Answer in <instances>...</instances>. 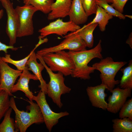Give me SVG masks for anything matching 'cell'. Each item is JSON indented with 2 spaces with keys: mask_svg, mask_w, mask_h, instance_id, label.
Here are the masks:
<instances>
[{
  "mask_svg": "<svg viewBox=\"0 0 132 132\" xmlns=\"http://www.w3.org/2000/svg\"><path fill=\"white\" fill-rule=\"evenodd\" d=\"M101 41L99 40L97 45L94 48L89 50L78 51H69L67 52L72 59L74 66L71 76L84 80L90 78V74L95 70L92 66L88 65L93 59L103 58L101 52Z\"/></svg>",
  "mask_w": 132,
  "mask_h": 132,
  "instance_id": "cell-1",
  "label": "cell"
},
{
  "mask_svg": "<svg viewBox=\"0 0 132 132\" xmlns=\"http://www.w3.org/2000/svg\"><path fill=\"white\" fill-rule=\"evenodd\" d=\"M29 105L26 108L28 111L19 110L17 108L14 98L10 99V105L15 113V122L20 132H25L28 128L33 124L44 122L40 109L38 104L33 100L27 99Z\"/></svg>",
  "mask_w": 132,
  "mask_h": 132,
  "instance_id": "cell-2",
  "label": "cell"
},
{
  "mask_svg": "<svg viewBox=\"0 0 132 132\" xmlns=\"http://www.w3.org/2000/svg\"><path fill=\"white\" fill-rule=\"evenodd\" d=\"M127 62L125 61L115 62L112 58L108 57L101 59L99 62L94 64L92 67L95 70L99 71L101 84L111 92L115 86L120 83V81L116 80L115 76L118 72Z\"/></svg>",
  "mask_w": 132,
  "mask_h": 132,
  "instance_id": "cell-3",
  "label": "cell"
},
{
  "mask_svg": "<svg viewBox=\"0 0 132 132\" xmlns=\"http://www.w3.org/2000/svg\"><path fill=\"white\" fill-rule=\"evenodd\" d=\"M36 56L37 59L44 66L49 76L50 81L47 84V94L59 108H61L63 106L61 99V95L69 93L71 89L65 85V78L63 74L60 72L54 73L45 64L41 56L37 55Z\"/></svg>",
  "mask_w": 132,
  "mask_h": 132,
  "instance_id": "cell-4",
  "label": "cell"
},
{
  "mask_svg": "<svg viewBox=\"0 0 132 132\" xmlns=\"http://www.w3.org/2000/svg\"><path fill=\"white\" fill-rule=\"evenodd\" d=\"M41 57L53 72H61L65 76L72 75L74 66L67 52L62 50L49 53Z\"/></svg>",
  "mask_w": 132,
  "mask_h": 132,
  "instance_id": "cell-5",
  "label": "cell"
},
{
  "mask_svg": "<svg viewBox=\"0 0 132 132\" xmlns=\"http://www.w3.org/2000/svg\"><path fill=\"white\" fill-rule=\"evenodd\" d=\"M65 39L58 44L48 48H44L37 51V55L42 56L47 53L55 52L65 50L78 51L86 50L87 47L83 40L77 31L72 32L64 37Z\"/></svg>",
  "mask_w": 132,
  "mask_h": 132,
  "instance_id": "cell-6",
  "label": "cell"
},
{
  "mask_svg": "<svg viewBox=\"0 0 132 132\" xmlns=\"http://www.w3.org/2000/svg\"><path fill=\"white\" fill-rule=\"evenodd\" d=\"M45 94L41 90L37 95L34 96L33 100L35 101L40 109L46 128L51 132L53 127L58 123L59 119L68 115L66 111L56 113L53 111L48 104L46 98Z\"/></svg>",
  "mask_w": 132,
  "mask_h": 132,
  "instance_id": "cell-7",
  "label": "cell"
},
{
  "mask_svg": "<svg viewBox=\"0 0 132 132\" xmlns=\"http://www.w3.org/2000/svg\"><path fill=\"white\" fill-rule=\"evenodd\" d=\"M15 9L19 16V25L17 34V37L32 35L34 33L33 17L38 10L32 5L25 4L18 6Z\"/></svg>",
  "mask_w": 132,
  "mask_h": 132,
  "instance_id": "cell-8",
  "label": "cell"
},
{
  "mask_svg": "<svg viewBox=\"0 0 132 132\" xmlns=\"http://www.w3.org/2000/svg\"><path fill=\"white\" fill-rule=\"evenodd\" d=\"M0 1L5 10L7 15L6 32L9 38V45L13 46L16 43L19 27V16L13 7V3L10 0H1Z\"/></svg>",
  "mask_w": 132,
  "mask_h": 132,
  "instance_id": "cell-9",
  "label": "cell"
},
{
  "mask_svg": "<svg viewBox=\"0 0 132 132\" xmlns=\"http://www.w3.org/2000/svg\"><path fill=\"white\" fill-rule=\"evenodd\" d=\"M81 28L79 25H77L69 21L63 22L60 18L50 22L47 26L39 30L40 36L42 39L49 35L55 34L61 36L66 35L69 32H74Z\"/></svg>",
  "mask_w": 132,
  "mask_h": 132,
  "instance_id": "cell-10",
  "label": "cell"
},
{
  "mask_svg": "<svg viewBox=\"0 0 132 132\" xmlns=\"http://www.w3.org/2000/svg\"><path fill=\"white\" fill-rule=\"evenodd\" d=\"M0 91H5L9 96H12V89L22 71L12 68L2 60L0 56Z\"/></svg>",
  "mask_w": 132,
  "mask_h": 132,
  "instance_id": "cell-11",
  "label": "cell"
},
{
  "mask_svg": "<svg viewBox=\"0 0 132 132\" xmlns=\"http://www.w3.org/2000/svg\"><path fill=\"white\" fill-rule=\"evenodd\" d=\"M132 89H122L119 87L114 88L112 95L108 99L107 110L114 114L117 113L126 102L127 98L131 96Z\"/></svg>",
  "mask_w": 132,
  "mask_h": 132,
  "instance_id": "cell-12",
  "label": "cell"
},
{
  "mask_svg": "<svg viewBox=\"0 0 132 132\" xmlns=\"http://www.w3.org/2000/svg\"><path fill=\"white\" fill-rule=\"evenodd\" d=\"M106 89V86L101 83L95 86L87 87V94L92 106L103 110H107L108 103L105 100L107 96L105 92Z\"/></svg>",
  "mask_w": 132,
  "mask_h": 132,
  "instance_id": "cell-13",
  "label": "cell"
},
{
  "mask_svg": "<svg viewBox=\"0 0 132 132\" xmlns=\"http://www.w3.org/2000/svg\"><path fill=\"white\" fill-rule=\"evenodd\" d=\"M19 77L17 83L12 87L11 93H15L18 91H21L25 94L29 100H33L34 95L29 88V83L31 79L37 80H38L37 78L34 74H32L29 72L27 66L22 71Z\"/></svg>",
  "mask_w": 132,
  "mask_h": 132,
  "instance_id": "cell-14",
  "label": "cell"
},
{
  "mask_svg": "<svg viewBox=\"0 0 132 132\" xmlns=\"http://www.w3.org/2000/svg\"><path fill=\"white\" fill-rule=\"evenodd\" d=\"M36 55L34 51L31 54L28 60L26 66L28 67L29 70L32 71L39 80L40 85L39 87L41 88V90L46 95L47 94V84L44 80L42 75V72L44 68L43 64L40 62L38 63L37 60Z\"/></svg>",
  "mask_w": 132,
  "mask_h": 132,
  "instance_id": "cell-15",
  "label": "cell"
},
{
  "mask_svg": "<svg viewBox=\"0 0 132 132\" xmlns=\"http://www.w3.org/2000/svg\"><path fill=\"white\" fill-rule=\"evenodd\" d=\"M69 21L75 24H83L87 21L86 14L81 0H72L68 15Z\"/></svg>",
  "mask_w": 132,
  "mask_h": 132,
  "instance_id": "cell-16",
  "label": "cell"
},
{
  "mask_svg": "<svg viewBox=\"0 0 132 132\" xmlns=\"http://www.w3.org/2000/svg\"><path fill=\"white\" fill-rule=\"evenodd\" d=\"M71 0H56L52 4L51 11L48 16L49 20L66 17L69 12Z\"/></svg>",
  "mask_w": 132,
  "mask_h": 132,
  "instance_id": "cell-17",
  "label": "cell"
},
{
  "mask_svg": "<svg viewBox=\"0 0 132 132\" xmlns=\"http://www.w3.org/2000/svg\"><path fill=\"white\" fill-rule=\"evenodd\" d=\"M98 25L97 23H88L77 31L80 37L84 42L87 47L89 48L93 47L94 44L93 33Z\"/></svg>",
  "mask_w": 132,
  "mask_h": 132,
  "instance_id": "cell-18",
  "label": "cell"
},
{
  "mask_svg": "<svg viewBox=\"0 0 132 132\" xmlns=\"http://www.w3.org/2000/svg\"><path fill=\"white\" fill-rule=\"evenodd\" d=\"M95 14L96 15L94 18L89 23H97L99 25L100 30L101 32L105 31L109 20L112 19L113 16L108 13L101 7L98 5Z\"/></svg>",
  "mask_w": 132,
  "mask_h": 132,
  "instance_id": "cell-19",
  "label": "cell"
},
{
  "mask_svg": "<svg viewBox=\"0 0 132 132\" xmlns=\"http://www.w3.org/2000/svg\"><path fill=\"white\" fill-rule=\"evenodd\" d=\"M12 109L10 107L5 113L0 124V132H17L19 130L13 119L11 117Z\"/></svg>",
  "mask_w": 132,
  "mask_h": 132,
  "instance_id": "cell-20",
  "label": "cell"
},
{
  "mask_svg": "<svg viewBox=\"0 0 132 132\" xmlns=\"http://www.w3.org/2000/svg\"><path fill=\"white\" fill-rule=\"evenodd\" d=\"M113 132H132V120L124 118L112 120Z\"/></svg>",
  "mask_w": 132,
  "mask_h": 132,
  "instance_id": "cell-21",
  "label": "cell"
},
{
  "mask_svg": "<svg viewBox=\"0 0 132 132\" xmlns=\"http://www.w3.org/2000/svg\"><path fill=\"white\" fill-rule=\"evenodd\" d=\"M24 4L31 5L43 13L49 14L51 11L54 0H23Z\"/></svg>",
  "mask_w": 132,
  "mask_h": 132,
  "instance_id": "cell-22",
  "label": "cell"
},
{
  "mask_svg": "<svg viewBox=\"0 0 132 132\" xmlns=\"http://www.w3.org/2000/svg\"><path fill=\"white\" fill-rule=\"evenodd\" d=\"M120 70L123 74L120 81V88L132 89V60L130 61L127 66Z\"/></svg>",
  "mask_w": 132,
  "mask_h": 132,
  "instance_id": "cell-23",
  "label": "cell"
},
{
  "mask_svg": "<svg viewBox=\"0 0 132 132\" xmlns=\"http://www.w3.org/2000/svg\"><path fill=\"white\" fill-rule=\"evenodd\" d=\"M36 48V47H35L27 56L20 60H13L11 58L10 55L7 54H6L5 56L1 57V58L5 62L14 65L17 68V70L22 71L25 68L27 62L31 54Z\"/></svg>",
  "mask_w": 132,
  "mask_h": 132,
  "instance_id": "cell-24",
  "label": "cell"
},
{
  "mask_svg": "<svg viewBox=\"0 0 132 132\" xmlns=\"http://www.w3.org/2000/svg\"><path fill=\"white\" fill-rule=\"evenodd\" d=\"M9 96L5 91H0V121L10 107Z\"/></svg>",
  "mask_w": 132,
  "mask_h": 132,
  "instance_id": "cell-25",
  "label": "cell"
},
{
  "mask_svg": "<svg viewBox=\"0 0 132 132\" xmlns=\"http://www.w3.org/2000/svg\"><path fill=\"white\" fill-rule=\"evenodd\" d=\"M96 2L97 5L101 7L113 17H117L121 19H125L124 15L120 13L106 2L102 0H96Z\"/></svg>",
  "mask_w": 132,
  "mask_h": 132,
  "instance_id": "cell-26",
  "label": "cell"
},
{
  "mask_svg": "<svg viewBox=\"0 0 132 132\" xmlns=\"http://www.w3.org/2000/svg\"><path fill=\"white\" fill-rule=\"evenodd\" d=\"M120 110V118H127L132 120V98L126 102Z\"/></svg>",
  "mask_w": 132,
  "mask_h": 132,
  "instance_id": "cell-27",
  "label": "cell"
},
{
  "mask_svg": "<svg viewBox=\"0 0 132 132\" xmlns=\"http://www.w3.org/2000/svg\"><path fill=\"white\" fill-rule=\"evenodd\" d=\"M87 15L89 16L96 13L97 5L96 0H81Z\"/></svg>",
  "mask_w": 132,
  "mask_h": 132,
  "instance_id": "cell-28",
  "label": "cell"
},
{
  "mask_svg": "<svg viewBox=\"0 0 132 132\" xmlns=\"http://www.w3.org/2000/svg\"><path fill=\"white\" fill-rule=\"evenodd\" d=\"M128 0H114L111 5L120 13H122L124 8Z\"/></svg>",
  "mask_w": 132,
  "mask_h": 132,
  "instance_id": "cell-29",
  "label": "cell"
},
{
  "mask_svg": "<svg viewBox=\"0 0 132 132\" xmlns=\"http://www.w3.org/2000/svg\"><path fill=\"white\" fill-rule=\"evenodd\" d=\"M18 48L14 47L13 45H8L2 43L0 41V51H4L6 54L8 53L7 50L8 49H11L12 50H17Z\"/></svg>",
  "mask_w": 132,
  "mask_h": 132,
  "instance_id": "cell-30",
  "label": "cell"
},
{
  "mask_svg": "<svg viewBox=\"0 0 132 132\" xmlns=\"http://www.w3.org/2000/svg\"><path fill=\"white\" fill-rule=\"evenodd\" d=\"M126 43L128 44L130 47L132 48V34L131 33L129 35V38L126 41Z\"/></svg>",
  "mask_w": 132,
  "mask_h": 132,
  "instance_id": "cell-31",
  "label": "cell"
},
{
  "mask_svg": "<svg viewBox=\"0 0 132 132\" xmlns=\"http://www.w3.org/2000/svg\"><path fill=\"white\" fill-rule=\"evenodd\" d=\"M4 13V11L3 9H1L0 10V20L2 17Z\"/></svg>",
  "mask_w": 132,
  "mask_h": 132,
  "instance_id": "cell-32",
  "label": "cell"
},
{
  "mask_svg": "<svg viewBox=\"0 0 132 132\" xmlns=\"http://www.w3.org/2000/svg\"><path fill=\"white\" fill-rule=\"evenodd\" d=\"M103 0L108 3H112L113 2V1L114 0Z\"/></svg>",
  "mask_w": 132,
  "mask_h": 132,
  "instance_id": "cell-33",
  "label": "cell"
},
{
  "mask_svg": "<svg viewBox=\"0 0 132 132\" xmlns=\"http://www.w3.org/2000/svg\"><path fill=\"white\" fill-rule=\"evenodd\" d=\"M124 16L125 17H127L128 18H131V19H132V15H124Z\"/></svg>",
  "mask_w": 132,
  "mask_h": 132,
  "instance_id": "cell-34",
  "label": "cell"
},
{
  "mask_svg": "<svg viewBox=\"0 0 132 132\" xmlns=\"http://www.w3.org/2000/svg\"></svg>",
  "mask_w": 132,
  "mask_h": 132,
  "instance_id": "cell-35",
  "label": "cell"
},
{
  "mask_svg": "<svg viewBox=\"0 0 132 132\" xmlns=\"http://www.w3.org/2000/svg\"><path fill=\"white\" fill-rule=\"evenodd\" d=\"M1 0H0V1Z\"/></svg>",
  "mask_w": 132,
  "mask_h": 132,
  "instance_id": "cell-36",
  "label": "cell"
}]
</instances>
